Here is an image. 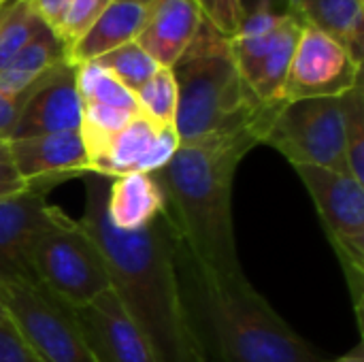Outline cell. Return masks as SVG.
<instances>
[{
  "label": "cell",
  "instance_id": "obj_1",
  "mask_svg": "<svg viewBox=\"0 0 364 362\" xmlns=\"http://www.w3.org/2000/svg\"><path fill=\"white\" fill-rule=\"evenodd\" d=\"M79 220L96 241L111 290L147 337L158 362H209L181 286L177 237L164 211L145 228L117 230L107 215L109 177L85 173Z\"/></svg>",
  "mask_w": 364,
  "mask_h": 362
},
{
  "label": "cell",
  "instance_id": "obj_2",
  "mask_svg": "<svg viewBox=\"0 0 364 362\" xmlns=\"http://www.w3.org/2000/svg\"><path fill=\"white\" fill-rule=\"evenodd\" d=\"M258 143L256 132L243 130L179 145L173 160L154 173L177 243L200 271L243 273L232 228V181L239 162Z\"/></svg>",
  "mask_w": 364,
  "mask_h": 362
},
{
  "label": "cell",
  "instance_id": "obj_3",
  "mask_svg": "<svg viewBox=\"0 0 364 362\" xmlns=\"http://www.w3.org/2000/svg\"><path fill=\"white\" fill-rule=\"evenodd\" d=\"M186 275L183 294L198 307L194 329L209 362H318V352L296 335L254 290L243 273L215 275L196 269L177 243Z\"/></svg>",
  "mask_w": 364,
  "mask_h": 362
},
{
  "label": "cell",
  "instance_id": "obj_4",
  "mask_svg": "<svg viewBox=\"0 0 364 362\" xmlns=\"http://www.w3.org/2000/svg\"><path fill=\"white\" fill-rule=\"evenodd\" d=\"M171 70L179 96L175 130L181 145L243 130L256 132L264 143L277 111L286 102H262L250 92L235 66L228 38L205 19Z\"/></svg>",
  "mask_w": 364,
  "mask_h": 362
},
{
  "label": "cell",
  "instance_id": "obj_5",
  "mask_svg": "<svg viewBox=\"0 0 364 362\" xmlns=\"http://www.w3.org/2000/svg\"><path fill=\"white\" fill-rule=\"evenodd\" d=\"M32 271L43 288L66 307L81 309L111 288L105 258L81 222L49 207L45 226L34 239Z\"/></svg>",
  "mask_w": 364,
  "mask_h": 362
},
{
  "label": "cell",
  "instance_id": "obj_6",
  "mask_svg": "<svg viewBox=\"0 0 364 362\" xmlns=\"http://www.w3.org/2000/svg\"><path fill=\"white\" fill-rule=\"evenodd\" d=\"M0 307L41 362H96L73 309L38 282H0Z\"/></svg>",
  "mask_w": 364,
  "mask_h": 362
},
{
  "label": "cell",
  "instance_id": "obj_7",
  "mask_svg": "<svg viewBox=\"0 0 364 362\" xmlns=\"http://www.w3.org/2000/svg\"><path fill=\"white\" fill-rule=\"evenodd\" d=\"M294 169L316 203L318 215L341 260L358 322H363L364 183L356 181L350 173L305 164Z\"/></svg>",
  "mask_w": 364,
  "mask_h": 362
},
{
  "label": "cell",
  "instance_id": "obj_8",
  "mask_svg": "<svg viewBox=\"0 0 364 362\" xmlns=\"http://www.w3.org/2000/svg\"><path fill=\"white\" fill-rule=\"evenodd\" d=\"M264 143L282 151L294 166L305 164L350 173L346 160L343 96L284 102Z\"/></svg>",
  "mask_w": 364,
  "mask_h": 362
},
{
  "label": "cell",
  "instance_id": "obj_9",
  "mask_svg": "<svg viewBox=\"0 0 364 362\" xmlns=\"http://www.w3.org/2000/svg\"><path fill=\"white\" fill-rule=\"evenodd\" d=\"M301 21L290 13H275L267 4L243 17L228 38L235 66L262 102H282L288 68L301 36Z\"/></svg>",
  "mask_w": 364,
  "mask_h": 362
},
{
  "label": "cell",
  "instance_id": "obj_10",
  "mask_svg": "<svg viewBox=\"0 0 364 362\" xmlns=\"http://www.w3.org/2000/svg\"><path fill=\"white\" fill-rule=\"evenodd\" d=\"M363 66L352 53L328 34L303 26L282 98H337L348 94L360 81Z\"/></svg>",
  "mask_w": 364,
  "mask_h": 362
},
{
  "label": "cell",
  "instance_id": "obj_11",
  "mask_svg": "<svg viewBox=\"0 0 364 362\" xmlns=\"http://www.w3.org/2000/svg\"><path fill=\"white\" fill-rule=\"evenodd\" d=\"M81 115L83 100L77 87V66L62 62L26 90L23 107L6 141L55 132H79Z\"/></svg>",
  "mask_w": 364,
  "mask_h": 362
},
{
  "label": "cell",
  "instance_id": "obj_12",
  "mask_svg": "<svg viewBox=\"0 0 364 362\" xmlns=\"http://www.w3.org/2000/svg\"><path fill=\"white\" fill-rule=\"evenodd\" d=\"M96 362H158L147 337L109 288L90 305L73 309Z\"/></svg>",
  "mask_w": 364,
  "mask_h": 362
},
{
  "label": "cell",
  "instance_id": "obj_13",
  "mask_svg": "<svg viewBox=\"0 0 364 362\" xmlns=\"http://www.w3.org/2000/svg\"><path fill=\"white\" fill-rule=\"evenodd\" d=\"M49 181L28 183L21 192L0 198V282H38L30 256L36 235L47 222L45 196Z\"/></svg>",
  "mask_w": 364,
  "mask_h": 362
},
{
  "label": "cell",
  "instance_id": "obj_14",
  "mask_svg": "<svg viewBox=\"0 0 364 362\" xmlns=\"http://www.w3.org/2000/svg\"><path fill=\"white\" fill-rule=\"evenodd\" d=\"M17 175L23 183L58 181L90 173L81 132H55L6 141Z\"/></svg>",
  "mask_w": 364,
  "mask_h": 362
},
{
  "label": "cell",
  "instance_id": "obj_15",
  "mask_svg": "<svg viewBox=\"0 0 364 362\" xmlns=\"http://www.w3.org/2000/svg\"><path fill=\"white\" fill-rule=\"evenodd\" d=\"M203 26V15L190 0H156L136 36V45L162 68L173 64L188 51Z\"/></svg>",
  "mask_w": 364,
  "mask_h": 362
},
{
  "label": "cell",
  "instance_id": "obj_16",
  "mask_svg": "<svg viewBox=\"0 0 364 362\" xmlns=\"http://www.w3.org/2000/svg\"><path fill=\"white\" fill-rule=\"evenodd\" d=\"M147 15L149 6L113 0L94 21V26L66 51V60L75 66L94 62L100 55L136 41L147 21Z\"/></svg>",
  "mask_w": 364,
  "mask_h": 362
},
{
  "label": "cell",
  "instance_id": "obj_17",
  "mask_svg": "<svg viewBox=\"0 0 364 362\" xmlns=\"http://www.w3.org/2000/svg\"><path fill=\"white\" fill-rule=\"evenodd\" d=\"M290 15L301 26L316 28L339 41L363 66L364 9L363 0H288Z\"/></svg>",
  "mask_w": 364,
  "mask_h": 362
},
{
  "label": "cell",
  "instance_id": "obj_18",
  "mask_svg": "<svg viewBox=\"0 0 364 362\" xmlns=\"http://www.w3.org/2000/svg\"><path fill=\"white\" fill-rule=\"evenodd\" d=\"M162 211L164 194L154 175L126 173L111 181L107 196V215L117 230H141L149 226Z\"/></svg>",
  "mask_w": 364,
  "mask_h": 362
},
{
  "label": "cell",
  "instance_id": "obj_19",
  "mask_svg": "<svg viewBox=\"0 0 364 362\" xmlns=\"http://www.w3.org/2000/svg\"><path fill=\"white\" fill-rule=\"evenodd\" d=\"M62 62H68L66 49L58 41V36L45 26L6 64V68L0 70V92L6 96H19Z\"/></svg>",
  "mask_w": 364,
  "mask_h": 362
},
{
  "label": "cell",
  "instance_id": "obj_20",
  "mask_svg": "<svg viewBox=\"0 0 364 362\" xmlns=\"http://www.w3.org/2000/svg\"><path fill=\"white\" fill-rule=\"evenodd\" d=\"M156 132L158 128L149 119H145L141 113L134 115L128 126L109 141L105 151L90 162V173L102 177H122L126 173H134L136 162L147 151Z\"/></svg>",
  "mask_w": 364,
  "mask_h": 362
},
{
  "label": "cell",
  "instance_id": "obj_21",
  "mask_svg": "<svg viewBox=\"0 0 364 362\" xmlns=\"http://www.w3.org/2000/svg\"><path fill=\"white\" fill-rule=\"evenodd\" d=\"M77 87L83 105H105L124 109L130 113H139L134 94L122 85L107 68H102L98 62H83L77 64Z\"/></svg>",
  "mask_w": 364,
  "mask_h": 362
},
{
  "label": "cell",
  "instance_id": "obj_22",
  "mask_svg": "<svg viewBox=\"0 0 364 362\" xmlns=\"http://www.w3.org/2000/svg\"><path fill=\"white\" fill-rule=\"evenodd\" d=\"M134 115H139V113H130V111L105 107V105H92V102L83 105L79 132H81V139L85 145L87 162L96 160L105 151L109 141L117 132H122Z\"/></svg>",
  "mask_w": 364,
  "mask_h": 362
},
{
  "label": "cell",
  "instance_id": "obj_23",
  "mask_svg": "<svg viewBox=\"0 0 364 362\" xmlns=\"http://www.w3.org/2000/svg\"><path fill=\"white\" fill-rule=\"evenodd\" d=\"M139 113L149 119L156 128L175 126L177 115V83L171 68H158L154 77L134 92Z\"/></svg>",
  "mask_w": 364,
  "mask_h": 362
},
{
  "label": "cell",
  "instance_id": "obj_24",
  "mask_svg": "<svg viewBox=\"0 0 364 362\" xmlns=\"http://www.w3.org/2000/svg\"><path fill=\"white\" fill-rule=\"evenodd\" d=\"M94 62H98L102 68H107L132 94L139 92L154 77V73L160 68L134 41L100 55Z\"/></svg>",
  "mask_w": 364,
  "mask_h": 362
},
{
  "label": "cell",
  "instance_id": "obj_25",
  "mask_svg": "<svg viewBox=\"0 0 364 362\" xmlns=\"http://www.w3.org/2000/svg\"><path fill=\"white\" fill-rule=\"evenodd\" d=\"M45 23L28 9L23 0H17L6 17L0 21V70L30 43V38L41 32Z\"/></svg>",
  "mask_w": 364,
  "mask_h": 362
},
{
  "label": "cell",
  "instance_id": "obj_26",
  "mask_svg": "<svg viewBox=\"0 0 364 362\" xmlns=\"http://www.w3.org/2000/svg\"><path fill=\"white\" fill-rule=\"evenodd\" d=\"M346 109V160L352 177L364 183V94L363 81H358L348 94H343Z\"/></svg>",
  "mask_w": 364,
  "mask_h": 362
},
{
  "label": "cell",
  "instance_id": "obj_27",
  "mask_svg": "<svg viewBox=\"0 0 364 362\" xmlns=\"http://www.w3.org/2000/svg\"><path fill=\"white\" fill-rule=\"evenodd\" d=\"M113 0H68L58 26L51 30L68 51L102 15Z\"/></svg>",
  "mask_w": 364,
  "mask_h": 362
},
{
  "label": "cell",
  "instance_id": "obj_28",
  "mask_svg": "<svg viewBox=\"0 0 364 362\" xmlns=\"http://www.w3.org/2000/svg\"><path fill=\"white\" fill-rule=\"evenodd\" d=\"M190 2H194L203 19L226 38H230L239 30L245 17V9L241 0H190Z\"/></svg>",
  "mask_w": 364,
  "mask_h": 362
},
{
  "label": "cell",
  "instance_id": "obj_29",
  "mask_svg": "<svg viewBox=\"0 0 364 362\" xmlns=\"http://www.w3.org/2000/svg\"><path fill=\"white\" fill-rule=\"evenodd\" d=\"M179 134L175 130V126H164V128H158L156 137L151 139L147 151L141 156V160L136 162L134 166V173H145V175H154L158 171H162L171 160L173 156L177 154L179 149Z\"/></svg>",
  "mask_w": 364,
  "mask_h": 362
},
{
  "label": "cell",
  "instance_id": "obj_30",
  "mask_svg": "<svg viewBox=\"0 0 364 362\" xmlns=\"http://www.w3.org/2000/svg\"><path fill=\"white\" fill-rule=\"evenodd\" d=\"M0 362H41L9 322H0Z\"/></svg>",
  "mask_w": 364,
  "mask_h": 362
},
{
  "label": "cell",
  "instance_id": "obj_31",
  "mask_svg": "<svg viewBox=\"0 0 364 362\" xmlns=\"http://www.w3.org/2000/svg\"><path fill=\"white\" fill-rule=\"evenodd\" d=\"M26 186L28 183H23L15 171V164H13L11 151H9V143L4 139H0V198L21 192Z\"/></svg>",
  "mask_w": 364,
  "mask_h": 362
},
{
  "label": "cell",
  "instance_id": "obj_32",
  "mask_svg": "<svg viewBox=\"0 0 364 362\" xmlns=\"http://www.w3.org/2000/svg\"><path fill=\"white\" fill-rule=\"evenodd\" d=\"M23 100H26V92H21L19 96H6L0 92V139H9L15 122H17V115L23 107Z\"/></svg>",
  "mask_w": 364,
  "mask_h": 362
},
{
  "label": "cell",
  "instance_id": "obj_33",
  "mask_svg": "<svg viewBox=\"0 0 364 362\" xmlns=\"http://www.w3.org/2000/svg\"><path fill=\"white\" fill-rule=\"evenodd\" d=\"M28 4V9L49 28L53 30L68 4V0H23Z\"/></svg>",
  "mask_w": 364,
  "mask_h": 362
},
{
  "label": "cell",
  "instance_id": "obj_34",
  "mask_svg": "<svg viewBox=\"0 0 364 362\" xmlns=\"http://www.w3.org/2000/svg\"><path fill=\"white\" fill-rule=\"evenodd\" d=\"M335 362H364V354H363V346H356L352 352H348L346 356L337 358Z\"/></svg>",
  "mask_w": 364,
  "mask_h": 362
},
{
  "label": "cell",
  "instance_id": "obj_35",
  "mask_svg": "<svg viewBox=\"0 0 364 362\" xmlns=\"http://www.w3.org/2000/svg\"><path fill=\"white\" fill-rule=\"evenodd\" d=\"M15 2H17V0H6V2H2V4H0V21L6 17V13L13 9V4H15Z\"/></svg>",
  "mask_w": 364,
  "mask_h": 362
},
{
  "label": "cell",
  "instance_id": "obj_36",
  "mask_svg": "<svg viewBox=\"0 0 364 362\" xmlns=\"http://www.w3.org/2000/svg\"><path fill=\"white\" fill-rule=\"evenodd\" d=\"M117 2H132V4H143V6H149V4H154L156 0H117Z\"/></svg>",
  "mask_w": 364,
  "mask_h": 362
},
{
  "label": "cell",
  "instance_id": "obj_37",
  "mask_svg": "<svg viewBox=\"0 0 364 362\" xmlns=\"http://www.w3.org/2000/svg\"><path fill=\"white\" fill-rule=\"evenodd\" d=\"M0 322H9L6 316H4V312H2V307H0Z\"/></svg>",
  "mask_w": 364,
  "mask_h": 362
},
{
  "label": "cell",
  "instance_id": "obj_38",
  "mask_svg": "<svg viewBox=\"0 0 364 362\" xmlns=\"http://www.w3.org/2000/svg\"><path fill=\"white\" fill-rule=\"evenodd\" d=\"M2 2H6V0H0V4H2Z\"/></svg>",
  "mask_w": 364,
  "mask_h": 362
}]
</instances>
